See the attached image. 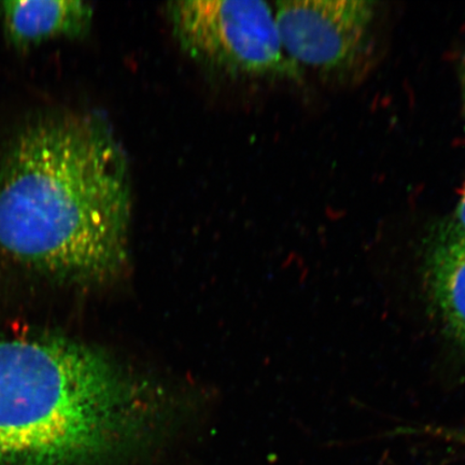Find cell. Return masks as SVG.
<instances>
[{"label": "cell", "instance_id": "6da1fadb", "mask_svg": "<svg viewBox=\"0 0 465 465\" xmlns=\"http://www.w3.org/2000/svg\"><path fill=\"white\" fill-rule=\"evenodd\" d=\"M129 165L95 115L39 121L0 170V247L67 278L104 281L127 259Z\"/></svg>", "mask_w": 465, "mask_h": 465}, {"label": "cell", "instance_id": "7a4b0ae2", "mask_svg": "<svg viewBox=\"0 0 465 465\" xmlns=\"http://www.w3.org/2000/svg\"><path fill=\"white\" fill-rule=\"evenodd\" d=\"M162 405L94 349L0 341V465H96L138 440Z\"/></svg>", "mask_w": 465, "mask_h": 465}, {"label": "cell", "instance_id": "3957f363", "mask_svg": "<svg viewBox=\"0 0 465 465\" xmlns=\"http://www.w3.org/2000/svg\"><path fill=\"white\" fill-rule=\"evenodd\" d=\"M174 38L200 65L231 77L296 78L274 9L261 0H187L167 5Z\"/></svg>", "mask_w": 465, "mask_h": 465}, {"label": "cell", "instance_id": "277c9868", "mask_svg": "<svg viewBox=\"0 0 465 465\" xmlns=\"http://www.w3.org/2000/svg\"><path fill=\"white\" fill-rule=\"evenodd\" d=\"M365 0H284L274 9L284 51L296 65L331 72L357 60L374 19Z\"/></svg>", "mask_w": 465, "mask_h": 465}, {"label": "cell", "instance_id": "5b68a950", "mask_svg": "<svg viewBox=\"0 0 465 465\" xmlns=\"http://www.w3.org/2000/svg\"><path fill=\"white\" fill-rule=\"evenodd\" d=\"M422 276L430 306L441 330L465 354V237L447 223L428 242Z\"/></svg>", "mask_w": 465, "mask_h": 465}, {"label": "cell", "instance_id": "8992f818", "mask_svg": "<svg viewBox=\"0 0 465 465\" xmlns=\"http://www.w3.org/2000/svg\"><path fill=\"white\" fill-rule=\"evenodd\" d=\"M5 34L16 46L89 32L93 8L83 0H14L0 4Z\"/></svg>", "mask_w": 465, "mask_h": 465}, {"label": "cell", "instance_id": "52a82bcc", "mask_svg": "<svg viewBox=\"0 0 465 465\" xmlns=\"http://www.w3.org/2000/svg\"><path fill=\"white\" fill-rule=\"evenodd\" d=\"M450 228L458 232L459 235L465 237V183L461 191L460 200L458 202L455 214L451 220L447 223Z\"/></svg>", "mask_w": 465, "mask_h": 465}, {"label": "cell", "instance_id": "ba28073f", "mask_svg": "<svg viewBox=\"0 0 465 465\" xmlns=\"http://www.w3.org/2000/svg\"><path fill=\"white\" fill-rule=\"evenodd\" d=\"M432 433L444 436L446 439L458 440L459 443L465 445V431H457V430L433 429Z\"/></svg>", "mask_w": 465, "mask_h": 465}, {"label": "cell", "instance_id": "9c48e42d", "mask_svg": "<svg viewBox=\"0 0 465 465\" xmlns=\"http://www.w3.org/2000/svg\"><path fill=\"white\" fill-rule=\"evenodd\" d=\"M460 79H461L463 107H464V115H465V57H464V60L462 62V65L460 68Z\"/></svg>", "mask_w": 465, "mask_h": 465}]
</instances>
